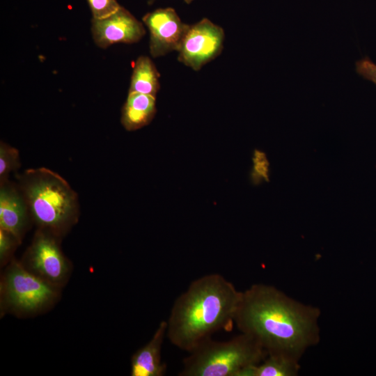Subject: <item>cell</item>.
<instances>
[{"mask_svg":"<svg viewBox=\"0 0 376 376\" xmlns=\"http://www.w3.org/2000/svg\"><path fill=\"white\" fill-rule=\"evenodd\" d=\"M18 244L19 242L13 235L0 228V258L1 262L8 257Z\"/></svg>","mask_w":376,"mask_h":376,"instance_id":"obj_17","label":"cell"},{"mask_svg":"<svg viewBox=\"0 0 376 376\" xmlns=\"http://www.w3.org/2000/svg\"><path fill=\"white\" fill-rule=\"evenodd\" d=\"M0 185V228L20 242L29 223L28 206L17 185L8 180Z\"/></svg>","mask_w":376,"mask_h":376,"instance_id":"obj_10","label":"cell"},{"mask_svg":"<svg viewBox=\"0 0 376 376\" xmlns=\"http://www.w3.org/2000/svg\"><path fill=\"white\" fill-rule=\"evenodd\" d=\"M93 19H103L116 13L121 6L116 0H87Z\"/></svg>","mask_w":376,"mask_h":376,"instance_id":"obj_16","label":"cell"},{"mask_svg":"<svg viewBox=\"0 0 376 376\" xmlns=\"http://www.w3.org/2000/svg\"><path fill=\"white\" fill-rule=\"evenodd\" d=\"M154 0H150V2L153 1ZM187 3H190L193 0H184Z\"/></svg>","mask_w":376,"mask_h":376,"instance_id":"obj_19","label":"cell"},{"mask_svg":"<svg viewBox=\"0 0 376 376\" xmlns=\"http://www.w3.org/2000/svg\"><path fill=\"white\" fill-rule=\"evenodd\" d=\"M356 71L364 79L376 85V64L369 58L365 57L356 62Z\"/></svg>","mask_w":376,"mask_h":376,"instance_id":"obj_18","label":"cell"},{"mask_svg":"<svg viewBox=\"0 0 376 376\" xmlns=\"http://www.w3.org/2000/svg\"><path fill=\"white\" fill-rule=\"evenodd\" d=\"M17 179L30 217L42 230L58 236L77 221V194L59 174L40 167L24 171Z\"/></svg>","mask_w":376,"mask_h":376,"instance_id":"obj_3","label":"cell"},{"mask_svg":"<svg viewBox=\"0 0 376 376\" xmlns=\"http://www.w3.org/2000/svg\"><path fill=\"white\" fill-rule=\"evenodd\" d=\"M224 39L223 29L204 18L189 26L178 49V60L199 70L221 53Z\"/></svg>","mask_w":376,"mask_h":376,"instance_id":"obj_6","label":"cell"},{"mask_svg":"<svg viewBox=\"0 0 376 376\" xmlns=\"http://www.w3.org/2000/svg\"><path fill=\"white\" fill-rule=\"evenodd\" d=\"M156 112L155 97L139 93H129L122 109L120 121L127 131L148 125Z\"/></svg>","mask_w":376,"mask_h":376,"instance_id":"obj_12","label":"cell"},{"mask_svg":"<svg viewBox=\"0 0 376 376\" xmlns=\"http://www.w3.org/2000/svg\"><path fill=\"white\" fill-rule=\"evenodd\" d=\"M320 315L318 308L295 300L274 286L256 283L241 292L234 323L267 354L299 361L320 341Z\"/></svg>","mask_w":376,"mask_h":376,"instance_id":"obj_1","label":"cell"},{"mask_svg":"<svg viewBox=\"0 0 376 376\" xmlns=\"http://www.w3.org/2000/svg\"><path fill=\"white\" fill-rule=\"evenodd\" d=\"M91 29L95 42L101 48L138 42L146 33L143 24L123 7L107 17L93 19Z\"/></svg>","mask_w":376,"mask_h":376,"instance_id":"obj_9","label":"cell"},{"mask_svg":"<svg viewBox=\"0 0 376 376\" xmlns=\"http://www.w3.org/2000/svg\"><path fill=\"white\" fill-rule=\"evenodd\" d=\"M143 21L150 31V52L153 57L177 50L189 25L181 22L172 8L147 13Z\"/></svg>","mask_w":376,"mask_h":376,"instance_id":"obj_8","label":"cell"},{"mask_svg":"<svg viewBox=\"0 0 376 376\" xmlns=\"http://www.w3.org/2000/svg\"><path fill=\"white\" fill-rule=\"evenodd\" d=\"M19 150L1 142L0 144V182L8 180L9 174L20 167Z\"/></svg>","mask_w":376,"mask_h":376,"instance_id":"obj_15","label":"cell"},{"mask_svg":"<svg viewBox=\"0 0 376 376\" xmlns=\"http://www.w3.org/2000/svg\"><path fill=\"white\" fill-rule=\"evenodd\" d=\"M54 236L39 230L26 253L29 270L52 285L63 282L69 272L68 262Z\"/></svg>","mask_w":376,"mask_h":376,"instance_id":"obj_7","label":"cell"},{"mask_svg":"<svg viewBox=\"0 0 376 376\" xmlns=\"http://www.w3.org/2000/svg\"><path fill=\"white\" fill-rule=\"evenodd\" d=\"M159 74L152 61L146 56L136 60L131 78L129 93H139L155 97L159 89Z\"/></svg>","mask_w":376,"mask_h":376,"instance_id":"obj_14","label":"cell"},{"mask_svg":"<svg viewBox=\"0 0 376 376\" xmlns=\"http://www.w3.org/2000/svg\"><path fill=\"white\" fill-rule=\"evenodd\" d=\"M242 291L217 273L193 281L175 300L166 320V336L186 352L234 322Z\"/></svg>","mask_w":376,"mask_h":376,"instance_id":"obj_2","label":"cell"},{"mask_svg":"<svg viewBox=\"0 0 376 376\" xmlns=\"http://www.w3.org/2000/svg\"><path fill=\"white\" fill-rule=\"evenodd\" d=\"M267 356L251 336L241 333L226 341L210 338L199 343L183 359L180 376H238L244 368Z\"/></svg>","mask_w":376,"mask_h":376,"instance_id":"obj_4","label":"cell"},{"mask_svg":"<svg viewBox=\"0 0 376 376\" xmlns=\"http://www.w3.org/2000/svg\"><path fill=\"white\" fill-rule=\"evenodd\" d=\"M1 292L4 306L19 313L37 312L47 306L56 296L54 285L16 261L6 272Z\"/></svg>","mask_w":376,"mask_h":376,"instance_id":"obj_5","label":"cell"},{"mask_svg":"<svg viewBox=\"0 0 376 376\" xmlns=\"http://www.w3.org/2000/svg\"><path fill=\"white\" fill-rule=\"evenodd\" d=\"M167 322L162 321L150 341L138 350L131 359L132 376H162L166 364L162 361V347L166 336Z\"/></svg>","mask_w":376,"mask_h":376,"instance_id":"obj_11","label":"cell"},{"mask_svg":"<svg viewBox=\"0 0 376 376\" xmlns=\"http://www.w3.org/2000/svg\"><path fill=\"white\" fill-rule=\"evenodd\" d=\"M299 361L282 354H267L260 363L242 370L238 376H296Z\"/></svg>","mask_w":376,"mask_h":376,"instance_id":"obj_13","label":"cell"}]
</instances>
